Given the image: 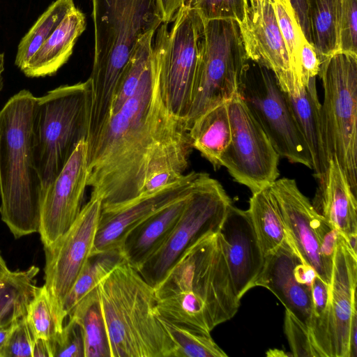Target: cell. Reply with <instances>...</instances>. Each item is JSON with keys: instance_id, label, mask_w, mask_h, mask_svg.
Listing matches in <instances>:
<instances>
[{"instance_id": "cell-51", "label": "cell", "mask_w": 357, "mask_h": 357, "mask_svg": "<svg viewBox=\"0 0 357 357\" xmlns=\"http://www.w3.org/2000/svg\"><path fill=\"white\" fill-rule=\"evenodd\" d=\"M4 54L2 52H0V93L3 88V72H4Z\"/></svg>"}, {"instance_id": "cell-14", "label": "cell", "mask_w": 357, "mask_h": 357, "mask_svg": "<svg viewBox=\"0 0 357 357\" xmlns=\"http://www.w3.org/2000/svg\"><path fill=\"white\" fill-rule=\"evenodd\" d=\"M101 209L100 199L91 196L70 227L44 247V285L56 317L63 325V301L91 254Z\"/></svg>"}, {"instance_id": "cell-22", "label": "cell", "mask_w": 357, "mask_h": 357, "mask_svg": "<svg viewBox=\"0 0 357 357\" xmlns=\"http://www.w3.org/2000/svg\"><path fill=\"white\" fill-rule=\"evenodd\" d=\"M315 80L316 77L311 78L305 85L296 82L284 93L307 143L312 159V170L318 179L326 170L331 158L325 139L321 104Z\"/></svg>"}, {"instance_id": "cell-34", "label": "cell", "mask_w": 357, "mask_h": 357, "mask_svg": "<svg viewBox=\"0 0 357 357\" xmlns=\"http://www.w3.org/2000/svg\"><path fill=\"white\" fill-rule=\"evenodd\" d=\"M174 344V357H226L210 334L191 331L159 316Z\"/></svg>"}, {"instance_id": "cell-25", "label": "cell", "mask_w": 357, "mask_h": 357, "mask_svg": "<svg viewBox=\"0 0 357 357\" xmlns=\"http://www.w3.org/2000/svg\"><path fill=\"white\" fill-rule=\"evenodd\" d=\"M192 149L188 130L163 143L148 163L139 195L154 192L181 178Z\"/></svg>"}, {"instance_id": "cell-44", "label": "cell", "mask_w": 357, "mask_h": 357, "mask_svg": "<svg viewBox=\"0 0 357 357\" xmlns=\"http://www.w3.org/2000/svg\"><path fill=\"white\" fill-rule=\"evenodd\" d=\"M311 295L312 311L309 329L325 312L328 298V284L317 276L312 285Z\"/></svg>"}, {"instance_id": "cell-11", "label": "cell", "mask_w": 357, "mask_h": 357, "mask_svg": "<svg viewBox=\"0 0 357 357\" xmlns=\"http://www.w3.org/2000/svg\"><path fill=\"white\" fill-rule=\"evenodd\" d=\"M231 204L219 181L204 173L168 238L137 269L144 280L155 287L188 248L219 231Z\"/></svg>"}, {"instance_id": "cell-54", "label": "cell", "mask_w": 357, "mask_h": 357, "mask_svg": "<svg viewBox=\"0 0 357 357\" xmlns=\"http://www.w3.org/2000/svg\"><path fill=\"white\" fill-rule=\"evenodd\" d=\"M192 1V0H191L190 4H191Z\"/></svg>"}, {"instance_id": "cell-53", "label": "cell", "mask_w": 357, "mask_h": 357, "mask_svg": "<svg viewBox=\"0 0 357 357\" xmlns=\"http://www.w3.org/2000/svg\"><path fill=\"white\" fill-rule=\"evenodd\" d=\"M10 271L7 266L6 262L0 253V278L8 273Z\"/></svg>"}, {"instance_id": "cell-30", "label": "cell", "mask_w": 357, "mask_h": 357, "mask_svg": "<svg viewBox=\"0 0 357 357\" xmlns=\"http://www.w3.org/2000/svg\"><path fill=\"white\" fill-rule=\"evenodd\" d=\"M68 317L75 319L82 327L84 357H111L109 341L97 288L87 294Z\"/></svg>"}, {"instance_id": "cell-2", "label": "cell", "mask_w": 357, "mask_h": 357, "mask_svg": "<svg viewBox=\"0 0 357 357\" xmlns=\"http://www.w3.org/2000/svg\"><path fill=\"white\" fill-rule=\"evenodd\" d=\"M156 311L185 328L211 334L237 312L235 292L217 232L188 248L154 287Z\"/></svg>"}, {"instance_id": "cell-17", "label": "cell", "mask_w": 357, "mask_h": 357, "mask_svg": "<svg viewBox=\"0 0 357 357\" xmlns=\"http://www.w3.org/2000/svg\"><path fill=\"white\" fill-rule=\"evenodd\" d=\"M218 234L235 292L241 299L255 287L265 259L248 210L231 204Z\"/></svg>"}, {"instance_id": "cell-16", "label": "cell", "mask_w": 357, "mask_h": 357, "mask_svg": "<svg viewBox=\"0 0 357 357\" xmlns=\"http://www.w3.org/2000/svg\"><path fill=\"white\" fill-rule=\"evenodd\" d=\"M204 172H191L154 192L112 208L101 209L91 253L119 248L124 236L151 215L187 195Z\"/></svg>"}, {"instance_id": "cell-18", "label": "cell", "mask_w": 357, "mask_h": 357, "mask_svg": "<svg viewBox=\"0 0 357 357\" xmlns=\"http://www.w3.org/2000/svg\"><path fill=\"white\" fill-rule=\"evenodd\" d=\"M269 189L277 202L288 238L303 261L315 270L320 279L329 284L331 278L323 264L314 229L317 213L312 203L292 178H278Z\"/></svg>"}, {"instance_id": "cell-48", "label": "cell", "mask_w": 357, "mask_h": 357, "mask_svg": "<svg viewBox=\"0 0 357 357\" xmlns=\"http://www.w3.org/2000/svg\"><path fill=\"white\" fill-rule=\"evenodd\" d=\"M357 356V309L353 312L349 333V357Z\"/></svg>"}, {"instance_id": "cell-37", "label": "cell", "mask_w": 357, "mask_h": 357, "mask_svg": "<svg viewBox=\"0 0 357 357\" xmlns=\"http://www.w3.org/2000/svg\"><path fill=\"white\" fill-rule=\"evenodd\" d=\"M250 0H192L190 5L202 20H234L240 24L245 20Z\"/></svg>"}, {"instance_id": "cell-24", "label": "cell", "mask_w": 357, "mask_h": 357, "mask_svg": "<svg viewBox=\"0 0 357 357\" xmlns=\"http://www.w3.org/2000/svg\"><path fill=\"white\" fill-rule=\"evenodd\" d=\"M86 29L84 14L73 8L61 21L22 71L29 77L54 75L70 57L77 38Z\"/></svg>"}, {"instance_id": "cell-31", "label": "cell", "mask_w": 357, "mask_h": 357, "mask_svg": "<svg viewBox=\"0 0 357 357\" xmlns=\"http://www.w3.org/2000/svg\"><path fill=\"white\" fill-rule=\"evenodd\" d=\"M126 261L119 248L91 253L66 296L63 310L67 317L75 307L119 264Z\"/></svg>"}, {"instance_id": "cell-41", "label": "cell", "mask_w": 357, "mask_h": 357, "mask_svg": "<svg viewBox=\"0 0 357 357\" xmlns=\"http://www.w3.org/2000/svg\"><path fill=\"white\" fill-rule=\"evenodd\" d=\"M54 357H84L83 331L75 319L68 318L63 326L55 344Z\"/></svg>"}, {"instance_id": "cell-4", "label": "cell", "mask_w": 357, "mask_h": 357, "mask_svg": "<svg viewBox=\"0 0 357 357\" xmlns=\"http://www.w3.org/2000/svg\"><path fill=\"white\" fill-rule=\"evenodd\" d=\"M94 54L89 79L93 107L88 138L93 139L110 116L114 91L141 38L163 22L158 0H91Z\"/></svg>"}, {"instance_id": "cell-36", "label": "cell", "mask_w": 357, "mask_h": 357, "mask_svg": "<svg viewBox=\"0 0 357 357\" xmlns=\"http://www.w3.org/2000/svg\"><path fill=\"white\" fill-rule=\"evenodd\" d=\"M271 2L289 55L291 71L298 81L300 50L306 38L289 0H271Z\"/></svg>"}, {"instance_id": "cell-29", "label": "cell", "mask_w": 357, "mask_h": 357, "mask_svg": "<svg viewBox=\"0 0 357 357\" xmlns=\"http://www.w3.org/2000/svg\"><path fill=\"white\" fill-rule=\"evenodd\" d=\"M39 268L10 271L0 278V326L17 321L26 314L27 305L36 289Z\"/></svg>"}, {"instance_id": "cell-50", "label": "cell", "mask_w": 357, "mask_h": 357, "mask_svg": "<svg viewBox=\"0 0 357 357\" xmlns=\"http://www.w3.org/2000/svg\"><path fill=\"white\" fill-rule=\"evenodd\" d=\"M266 355L270 357L293 356L292 354L285 353L284 351L278 349H269L266 351Z\"/></svg>"}, {"instance_id": "cell-33", "label": "cell", "mask_w": 357, "mask_h": 357, "mask_svg": "<svg viewBox=\"0 0 357 357\" xmlns=\"http://www.w3.org/2000/svg\"><path fill=\"white\" fill-rule=\"evenodd\" d=\"M155 32L151 31L141 38L131 54L117 83L110 116L117 112L135 94L143 73L153 55Z\"/></svg>"}, {"instance_id": "cell-32", "label": "cell", "mask_w": 357, "mask_h": 357, "mask_svg": "<svg viewBox=\"0 0 357 357\" xmlns=\"http://www.w3.org/2000/svg\"><path fill=\"white\" fill-rule=\"evenodd\" d=\"M75 7L73 0H56L21 39L15 64L23 71L63 17Z\"/></svg>"}, {"instance_id": "cell-19", "label": "cell", "mask_w": 357, "mask_h": 357, "mask_svg": "<svg viewBox=\"0 0 357 357\" xmlns=\"http://www.w3.org/2000/svg\"><path fill=\"white\" fill-rule=\"evenodd\" d=\"M239 26L248 59L271 70L278 82L294 75L271 0H250Z\"/></svg>"}, {"instance_id": "cell-7", "label": "cell", "mask_w": 357, "mask_h": 357, "mask_svg": "<svg viewBox=\"0 0 357 357\" xmlns=\"http://www.w3.org/2000/svg\"><path fill=\"white\" fill-rule=\"evenodd\" d=\"M248 61L238 22L203 20L192 100L185 122L188 130L206 111L238 93Z\"/></svg>"}, {"instance_id": "cell-35", "label": "cell", "mask_w": 357, "mask_h": 357, "mask_svg": "<svg viewBox=\"0 0 357 357\" xmlns=\"http://www.w3.org/2000/svg\"><path fill=\"white\" fill-rule=\"evenodd\" d=\"M26 316L36 337L50 341L55 349L56 342L64 325L57 319L44 284L41 287L37 286L35 294L27 305Z\"/></svg>"}, {"instance_id": "cell-40", "label": "cell", "mask_w": 357, "mask_h": 357, "mask_svg": "<svg viewBox=\"0 0 357 357\" xmlns=\"http://www.w3.org/2000/svg\"><path fill=\"white\" fill-rule=\"evenodd\" d=\"M340 52L357 55V0H341Z\"/></svg>"}, {"instance_id": "cell-8", "label": "cell", "mask_w": 357, "mask_h": 357, "mask_svg": "<svg viewBox=\"0 0 357 357\" xmlns=\"http://www.w3.org/2000/svg\"><path fill=\"white\" fill-rule=\"evenodd\" d=\"M318 76L325 139L357 196V55L337 52L324 60Z\"/></svg>"}, {"instance_id": "cell-28", "label": "cell", "mask_w": 357, "mask_h": 357, "mask_svg": "<svg viewBox=\"0 0 357 357\" xmlns=\"http://www.w3.org/2000/svg\"><path fill=\"white\" fill-rule=\"evenodd\" d=\"M340 7L341 0H309L308 42L314 47L321 63L340 52Z\"/></svg>"}, {"instance_id": "cell-23", "label": "cell", "mask_w": 357, "mask_h": 357, "mask_svg": "<svg viewBox=\"0 0 357 357\" xmlns=\"http://www.w3.org/2000/svg\"><path fill=\"white\" fill-rule=\"evenodd\" d=\"M190 193L151 215L127 232L119 245L127 262L137 269L158 251L176 226Z\"/></svg>"}, {"instance_id": "cell-39", "label": "cell", "mask_w": 357, "mask_h": 357, "mask_svg": "<svg viewBox=\"0 0 357 357\" xmlns=\"http://www.w3.org/2000/svg\"><path fill=\"white\" fill-rule=\"evenodd\" d=\"M36 339V336L25 314L17 321L0 351V357H32Z\"/></svg>"}, {"instance_id": "cell-9", "label": "cell", "mask_w": 357, "mask_h": 357, "mask_svg": "<svg viewBox=\"0 0 357 357\" xmlns=\"http://www.w3.org/2000/svg\"><path fill=\"white\" fill-rule=\"evenodd\" d=\"M172 23L170 29L162 22L155 31L153 52L165 104L174 117L185 124L192 100L203 20L187 4Z\"/></svg>"}, {"instance_id": "cell-1", "label": "cell", "mask_w": 357, "mask_h": 357, "mask_svg": "<svg viewBox=\"0 0 357 357\" xmlns=\"http://www.w3.org/2000/svg\"><path fill=\"white\" fill-rule=\"evenodd\" d=\"M188 130L168 111L161 93L154 52L135 94L112 114L88 146L87 186L102 208L139 196L146 167L156 150Z\"/></svg>"}, {"instance_id": "cell-43", "label": "cell", "mask_w": 357, "mask_h": 357, "mask_svg": "<svg viewBox=\"0 0 357 357\" xmlns=\"http://www.w3.org/2000/svg\"><path fill=\"white\" fill-rule=\"evenodd\" d=\"M321 61L314 47L305 39L299 54V72L298 82L305 85L311 78L316 77L319 72Z\"/></svg>"}, {"instance_id": "cell-46", "label": "cell", "mask_w": 357, "mask_h": 357, "mask_svg": "<svg viewBox=\"0 0 357 357\" xmlns=\"http://www.w3.org/2000/svg\"><path fill=\"white\" fill-rule=\"evenodd\" d=\"M307 40H309L307 10L309 0H289Z\"/></svg>"}, {"instance_id": "cell-13", "label": "cell", "mask_w": 357, "mask_h": 357, "mask_svg": "<svg viewBox=\"0 0 357 357\" xmlns=\"http://www.w3.org/2000/svg\"><path fill=\"white\" fill-rule=\"evenodd\" d=\"M356 284L357 254L339 233L327 305L322 317L309 329L319 357H349V333L356 308Z\"/></svg>"}, {"instance_id": "cell-27", "label": "cell", "mask_w": 357, "mask_h": 357, "mask_svg": "<svg viewBox=\"0 0 357 357\" xmlns=\"http://www.w3.org/2000/svg\"><path fill=\"white\" fill-rule=\"evenodd\" d=\"M264 257L277 250L287 234L269 187L252 193L248 209Z\"/></svg>"}, {"instance_id": "cell-38", "label": "cell", "mask_w": 357, "mask_h": 357, "mask_svg": "<svg viewBox=\"0 0 357 357\" xmlns=\"http://www.w3.org/2000/svg\"><path fill=\"white\" fill-rule=\"evenodd\" d=\"M284 333L293 356L319 357L309 328L285 310Z\"/></svg>"}, {"instance_id": "cell-3", "label": "cell", "mask_w": 357, "mask_h": 357, "mask_svg": "<svg viewBox=\"0 0 357 357\" xmlns=\"http://www.w3.org/2000/svg\"><path fill=\"white\" fill-rule=\"evenodd\" d=\"M36 99L22 89L0 110V215L15 238L40 227L44 190L33 152Z\"/></svg>"}, {"instance_id": "cell-5", "label": "cell", "mask_w": 357, "mask_h": 357, "mask_svg": "<svg viewBox=\"0 0 357 357\" xmlns=\"http://www.w3.org/2000/svg\"><path fill=\"white\" fill-rule=\"evenodd\" d=\"M111 357H174V344L156 311L154 288L126 261L98 284Z\"/></svg>"}, {"instance_id": "cell-45", "label": "cell", "mask_w": 357, "mask_h": 357, "mask_svg": "<svg viewBox=\"0 0 357 357\" xmlns=\"http://www.w3.org/2000/svg\"><path fill=\"white\" fill-rule=\"evenodd\" d=\"M162 22L169 24L176 18L179 10L186 6L190 4L191 0H158Z\"/></svg>"}, {"instance_id": "cell-49", "label": "cell", "mask_w": 357, "mask_h": 357, "mask_svg": "<svg viewBox=\"0 0 357 357\" xmlns=\"http://www.w3.org/2000/svg\"><path fill=\"white\" fill-rule=\"evenodd\" d=\"M18 320L19 319L7 325L0 326V351L6 344Z\"/></svg>"}, {"instance_id": "cell-26", "label": "cell", "mask_w": 357, "mask_h": 357, "mask_svg": "<svg viewBox=\"0 0 357 357\" xmlns=\"http://www.w3.org/2000/svg\"><path fill=\"white\" fill-rule=\"evenodd\" d=\"M188 133L192 149L197 150L215 169L220 168V158L231 138L227 102L220 103L199 116Z\"/></svg>"}, {"instance_id": "cell-15", "label": "cell", "mask_w": 357, "mask_h": 357, "mask_svg": "<svg viewBox=\"0 0 357 357\" xmlns=\"http://www.w3.org/2000/svg\"><path fill=\"white\" fill-rule=\"evenodd\" d=\"M87 178L88 143L82 140L44 191L38 230L44 247L62 236L77 219L82 208Z\"/></svg>"}, {"instance_id": "cell-52", "label": "cell", "mask_w": 357, "mask_h": 357, "mask_svg": "<svg viewBox=\"0 0 357 357\" xmlns=\"http://www.w3.org/2000/svg\"><path fill=\"white\" fill-rule=\"evenodd\" d=\"M345 240L351 250L357 254V235H352Z\"/></svg>"}, {"instance_id": "cell-10", "label": "cell", "mask_w": 357, "mask_h": 357, "mask_svg": "<svg viewBox=\"0 0 357 357\" xmlns=\"http://www.w3.org/2000/svg\"><path fill=\"white\" fill-rule=\"evenodd\" d=\"M238 93L261 125L280 157L312 169L307 143L274 73L248 59Z\"/></svg>"}, {"instance_id": "cell-47", "label": "cell", "mask_w": 357, "mask_h": 357, "mask_svg": "<svg viewBox=\"0 0 357 357\" xmlns=\"http://www.w3.org/2000/svg\"><path fill=\"white\" fill-rule=\"evenodd\" d=\"M54 347L50 341L36 337L32 349V357H54Z\"/></svg>"}, {"instance_id": "cell-12", "label": "cell", "mask_w": 357, "mask_h": 357, "mask_svg": "<svg viewBox=\"0 0 357 357\" xmlns=\"http://www.w3.org/2000/svg\"><path fill=\"white\" fill-rule=\"evenodd\" d=\"M227 106L231 138L220 166L252 193L267 188L280 175V156L238 93Z\"/></svg>"}, {"instance_id": "cell-42", "label": "cell", "mask_w": 357, "mask_h": 357, "mask_svg": "<svg viewBox=\"0 0 357 357\" xmlns=\"http://www.w3.org/2000/svg\"><path fill=\"white\" fill-rule=\"evenodd\" d=\"M314 229L319 243L323 264L326 273L331 278L339 232L327 220L318 214L314 220Z\"/></svg>"}, {"instance_id": "cell-21", "label": "cell", "mask_w": 357, "mask_h": 357, "mask_svg": "<svg viewBox=\"0 0 357 357\" xmlns=\"http://www.w3.org/2000/svg\"><path fill=\"white\" fill-rule=\"evenodd\" d=\"M312 202L315 212L333 226L345 239L357 235V196L335 158L321 176Z\"/></svg>"}, {"instance_id": "cell-6", "label": "cell", "mask_w": 357, "mask_h": 357, "mask_svg": "<svg viewBox=\"0 0 357 357\" xmlns=\"http://www.w3.org/2000/svg\"><path fill=\"white\" fill-rule=\"evenodd\" d=\"M93 107L89 79L37 97L33 152L43 190L61 172L77 145L87 140Z\"/></svg>"}, {"instance_id": "cell-20", "label": "cell", "mask_w": 357, "mask_h": 357, "mask_svg": "<svg viewBox=\"0 0 357 357\" xmlns=\"http://www.w3.org/2000/svg\"><path fill=\"white\" fill-rule=\"evenodd\" d=\"M301 257L288 237L274 252L265 257L255 287L270 290L301 322L310 327L312 319L311 287L296 278L295 266Z\"/></svg>"}]
</instances>
